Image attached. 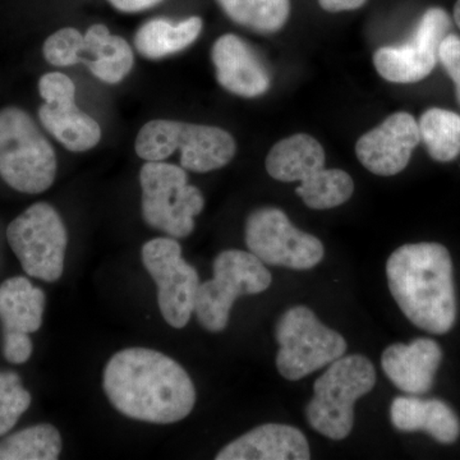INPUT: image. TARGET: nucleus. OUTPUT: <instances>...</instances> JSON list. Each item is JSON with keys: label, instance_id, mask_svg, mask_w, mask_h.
<instances>
[{"label": "nucleus", "instance_id": "15", "mask_svg": "<svg viewBox=\"0 0 460 460\" xmlns=\"http://www.w3.org/2000/svg\"><path fill=\"white\" fill-rule=\"evenodd\" d=\"M47 296L40 288L23 277L0 284V321L3 326V353L8 362L22 365L32 354L30 334L42 325Z\"/></svg>", "mask_w": 460, "mask_h": 460}, {"label": "nucleus", "instance_id": "12", "mask_svg": "<svg viewBox=\"0 0 460 460\" xmlns=\"http://www.w3.org/2000/svg\"><path fill=\"white\" fill-rule=\"evenodd\" d=\"M142 262L157 287L160 313L172 328L183 329L195 313L199 272L181 257L175 238H155L142 247Z\"/></svg>", "mask_w": 460, "mask_h": 460}, {"label": "nucleus", "instance_id": "27", "mask_svg": "<svg viewBox=\"0 0 460 460\" xmlns=\"http://www.w3.org/2000/svg\"><path fill=\"white\" fill-rule=\"evenodd\" d=\"M42 54L51 66L77 65L83 59L84 33L74 27L58 30L45 40Z\"/></svg>", "mask_w": 460, "mask_h": 460}, {"label": "nucleus", "instance_id": "23", "mask_svg": "<svg viewBox=\"0 0 460 460\" xmlns=\"http://www.w3.org/2000/svg\"><path fill=\"white\" fill-rule=\"evenodd\" d=\"M217 4L237 25L251 31L274 33L286 26L290 0H217Z\"/></svg>", "mask_w": 460, "mask_h": 460}, {"label": "nucleus", "instance_id": "19", "mask_svg": "<svg viewBox=\"0 0 460 460\" xmlns=\"http://www.w3.org/2000/svg\"><path fill=\"white\" fill-rule=\"evenodd\" d=\"M310 445L304 432L289 425L266 423L235 438L217 460H308Z\"/></svg>", "mask_w": 460, "mask_h": 460}, {"label": "nucleus", "instance_id": "1", "mask_svg": "<svg viewBox=\"0 0 460 460\" xmlns=\"http://www.w3.org/2000/svg\"><path fill=\"white\" fill-rule=\"evenodd\" d=\"M102 386L115 410L142 422H180L195 408L196 389L187 371L147 348L115 353L105 367Z\"/></svg>", "mask_w": 460, "mask_h": 460}, {"label": "nucleus", "instance_id": "28", "mask_svg": "<svg viewBox=\"0 0 460 460\" xmlns=\"http://www.w3.org/2000/svg\"><path fill=\"white\" fill-rule=\"evenodd\" d=\"M438 60L453 83L456 84V100L460 105V38L447 33L438 48Z\"/></svg>", "mask_w": 460, "mask_h": 460}, {"label": "nucleus", "instance_id": "24", "mask_svg": "<svg viewBox=\"0 0 460 460\" xmlns=\"http://www.w3.org/2000/svg\"><path fill=\"white\" fill-rule=\"evenodd\" d=\"M420 140L436 162L449 163L460 155V115L441 108H429L420 115Z\"/></svg>", "mask_w": 460, "mask_h": 460}, {"label": "nucleus", "instance_id": "8", "mask_svg": "<svg viewBox=\"0 0 460 460\" xmlns=\"http://www.w3.org/2000/svg\"><path fill=\"white\" fill-rule=\"evenodd\" d=\"M213 279L199 284L195 314L210 332L226 329L230 311L239 296L260 295L271 286L265 263L246 251L228 250L215 259Z\"/></svg>", "mask_w": 460, "mask_h": 460}, {"label": "nucleus", "instance_id": "30", "mask_svg": "<svg viewBox=\"0 0 460 460\" xmlns=\"http://www.w3.org/2000/svg\"><path fill=\"white\" fill-rule=\"evenodd\" d=\"M367 0H319L320 7L330 13L354 11L366 4Z\"/></svg>", "mask_w": 460, "mask_h": 460}, {"label": "nucleus", "instance_id": "9", "mask_svg": "<svg viewBox=\"0 0 460 460\" xmlns=\"http://www.w3.org/2000/svg\"><path fill=\"white\" fill-rule=\"evenodd\" d=\"M275 338L279 344L278 371L289 381L301 380L347 352L345 339L323 325L305 305H295L281 314Z\"/></svg>", "mask_w": 460, "mask_h": 460}, {"label": "nucleus", "instance_id": "29", "mask_svg": "<svg viewBox=\"0 0 460 460\" xmlns=\"http://www.w3.org/2000/svg\"><path fill=\"white\" fill-rule=\"evenodd\" d=\"M111 7L123 13H138V12L147 11V9L155 7L163 0H108Z\"/></svg>", "mask_w": 460, "mask_h": 460}, {"label": "nucleus", "instance_id": "14", "mask_svg": "<svg viewBox=\"0 0 460 460\" xmlns=\"http://www.w3.org/2000/svg\"><path fill=\"white\" fill-rule=\"evenodd\" d=\"M44 104L39 118L48 132L72 153H84L102 140L100 124L75 105L74 81L60 72H50L39 81Z\"/></svg>", "mask_w": 460, "mask_h": 460}, {"label": "nucleus", "instance_id": "7", "mask_svg": "<svg viewBox=\"0 0 460 460\" xmlns=\"http://www.w3.org/2000/svg\"><path fill=\"white\" fill-rule=\"evenodd\" d=\"M141 213L151 228L172 238H187L195 229V217L204 210L205 199L198 187L189 184L181 166L146 162L140 172Z\"/></svg>", "mask_w": 460, "mask_h": 460}, {"label": "nucleus", "instance_id": "13", "mask_svg": "<svg viewBox=\"0 0 460 460\" xmlns=\"http://www.w3.org/2000/svg\"><path fill=\"white\" fill-rule=\"evenodd\" d=\"M450 17L445 9L429 8L420 17L410 40L396 47H383L374 54L377 74L393 84L425 80L438 62V48L449 32Z\"/></svg>", "mask_w": 460, "mask_h": 460}, {"label": "nucleus", "instance_id": "18", "mask_svg": "<svg viewBox=\"0 0 460 460\" xmlns=\"http://www.w3.org/2000/svg\"><path fill=\"white\" fill-rule=\"evenodd\" d=\"M441 361L440 345L429 338H419L410 344L389 345L381 357L386 376L410 395H422L431 390Z\"/></svg>", "mask_w": 460, "mask_h": 460}, {"label": "nucleus", "instance_id": "16", "mask_svg": "<svg viewBox=\"0 0 460 460\" xmlns=\"http://www.w3.org/2000/svg\"><path fill=\"white\" fill-rule=\"evenodd\" d=\"M420 141L416 118L398 111L389 115L376 128L365 133L357 141L356 154L367 171L381 177H392L407 168Z\"/></svg>", "mask_w": 460, "mask_h": 460}, {"label": "nucleus", "instance_id": "10", "mask_svg": "<svg viewBox=\"0 0 460 460\" xmlns=\"http://www.w3.org/2000/svg\"><path fill=\"white\" fill-rule=\"evenodd\" d=\"M7 239L27 275L48 283L62 278L68 234L53 206H30L9 224Z\"/></svg>", "mask_w": 460, "mask_h": 460}, {"label": "nucleus", "instance_id": "17", "mask_svg": "<svg viewBox=\"0 0 460 460\" xmlns=\"http://www.w3.org/2000/svg\"><path fill=\"white\" fill-rule=\"evenodd\" d=\"M211 60L217 83L224 90L241 98H259L271 86V75L253 48L233 33L214 42Z\"/></svg>", "mask_w": 460, "mask_h": 460}, {"label": "nucleus", "instance_id": "22", "mask_svg": "<svg viewBox=\"0 0 460 460\" xmlns=\"http://www.w3.org/2000/svg\"><path fill=\"white\" fill-rule=\"evenodd\" d=\"M202 27L204 22L196 16L181 22L154 18L137 30L133 44L141 57L150 60L163 59L190 47L198 40Z\"/></svg>", "mask_w": 460, "mask_h": 460}, {"label": "nucleus", "instance_id": "31", "mask_svg": "<svg viewBox=\"0 0 460 460\" xmlns=\"http://www.w3.org/2000/svg\"><path fill=\"white\" fill-rule=\"evenodd\" d=\"M454 21H456L460 30V0L456 3V7H454Z\"/></svg>", "mask_w": 460, "mask_h": 460}, {"label": "nucleus", "instance_id": "25", "mask_svg": "<svg viewBox=\"0 0 460 460\" xmlns=\"http://www.w3.org/2000/svg\"><path fill=\"white\" fill-rule=\"evenodd\" d=\"M60 452L62 438L49 423L21 429L0 441V460H56Z\"/></svg>", "mask_w": 460, "mask_h": 460}, {"label": "nucleus", "instance_id": "5", "mask_svg": "<svg viewBox=\"0 0 460 460\" xmlns=\"http://www.w3.org/2000/svg\"><path fill=\"white\" fill-rule=\"evenodd\" d=\"M57 154L35 120L17 107L0 109V177L18 192L38 195L53 186Z\"/></svg>", "mask_w": 460, "mask_h": 460}, {"label": "nucleus", "instance_id": "3", "mask_svg": "<svg viewBox=\"0 0 460 460\" xmlns=\"http://www.w3.org/2000/svg\"><path fill=\"white\" fill-rule=\"evenodd\" d=\"M325 150L313 136L298 133L275 144L266 156V171L279 181H301L296 190L305 205L328 210L345 204L354 181L341 169H325Z\"/></svg>", "mask_w": 460, "mask_h": 460}, {"label": "nucleus", "instance_id": "4", "mask_svg": "<svg viewBox=\"0 0 460 460\" xmlns=\"http://www.w3.org/2000/svg\"><path fill=\"white\" fill-rule=\"evenodd\" d=\"M135 148L146 162H164L180 151L181 168L195 172L222 169L237 153L233 136L219 127L169 119H154L142 126Z\"/></svg>", "mask_w": 460, "mask_h": 460}, {"label": "nucleus", "instance_id": "21", "mask_svg": "<svg viewBox=\"0 0 460 460\" xmlns=\"http://www.w3.org/2000/svg\"><path fill=\"white\" fill-rule=\"evenodd\" d=\"M81 62L102 83L115 84L122 83L132 71L135 56L128 41L111 33L102 23H95L84 33Z\"/></svg>", "mask_w": 460, "mask_h": 460}, {"label": "nucleus", "instance_id": "26", "mask_svg": "<svg viewBox=\"0 0 460 460\" xmlns=\"http://www.w3.org/2000/svg\"><path fill=\"white\" fill-rule=\"evenodd\" d=\"M31 405V394L16 372H0V436L7 435Z\"/></svg>", "mask_w": 460, "mask_h": 460}, {"label": "nucleus", "instance_id": "11", "mask_svg": "<svg viewBox=\"0 0 460 460\" xmlns=\"http://www.w3.org/2000/svg\"><path fill=\"white\" fill-rule=\"evenodd\" d=\"M244 238L250 252L265 265L310 270L325 255L320 239L296 228L278 208H257L248 215Z\"/></svg>", "mask_w": 460, "mask_h": 460}, {"label": "nucleus", "instance_id": "20", "mask_svg": "<svg viewBox=\"0 0 460 460\" xmlns=\"http://www.w3.org/2000/svg\"><path fill=\"white\" fill-rule=\"evenodd\" d=\"M390 420L398 431H423L444 445L456 443L460 436L459 417L440 399L398 396L390 407Z\"/></svg>", "mask_w": 460, "mask_h": 460}, {"label": "nucleus", "instance_id": "2", "mask_svg": "<svg viewBox=\"0 0 460 460\" xmlns=\"http://www.w3.org/2000/svg\"><path fill=\"white\" fill-rule=\"evenodd\" d=\"M387 284L402 313L417 328L447 334L456 320L453 262L435 242L404 244L386 262Z\"/></svg>", "mask_w": 460, "mask_h": 460}, {"label": "nucleus", "instance_id": "6", "mask_svg": "<svg viewBox=\"0 0 460 460\" xmlns=\"http://www.w3.org/2000/svg\"><path fill=\"white\" fill-rule=\"evenodd\" d=\"M375 384L376 370L367 357H341L314 383L305 419L314 431L332 440H343L353 429L354 404L368 394Z\"/></svg>", "mask_w": 460, "mask_h": 460}]
</instances>
